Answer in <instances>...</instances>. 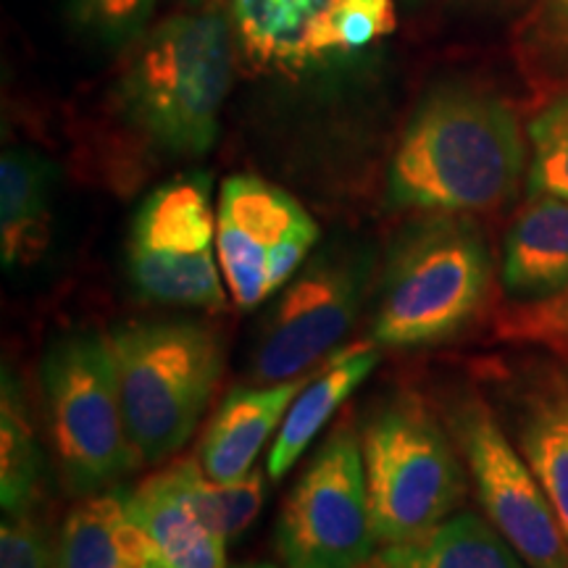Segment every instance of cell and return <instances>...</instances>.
<instances>
[{
	"mask_svg": "<svg viewBox=\"0 0 568 568\" xmlns=\"http://www.w3.org/2000/svg\"><path fill=\"white\" fill-rule=\"evenodd\" d=\"M529 172L516 111L474 84H439L418 101L387 169V203L418 213H487Z\"/></svg>",
	"mask_w": 568,
	"mask_h": 568,
	"instance_id": "cell-1",
	"label": "cell"
},
{
	"mask_svg": "<svg viewBox=\"0 0 568 568\" xmlns=\"http://www.w3.org/2000/svg\"><path fill=\"white\" fill-rule=\"evenodd\" d=\"M232 69L234 32L222 11L174 13L134 42L113 82L111 116L148 159H203L219 138Z\"/></svg>",
	"mask_w": 568,
	"mask_h": 568,
	"instance_id": "cell-2",
	"label": "cell"
},
{
	"mask_svg": "<svg viewBox=\"0 0 568 568\" xmlns=\"http://www.w3.org/2000/svg\"><path fill=\"white\" fill-rule=\"evenodd\" d=\"M493 284V258L464 213H418L395 232L372 293V343L435 347L464 332Z\"/></svg>",
	"mask_w": 568,
	"mask_h": 568,
	"instance_id": "cell-3",
	"label": "cell"
},
{
	"mask_svg": "<svg viewBox=\"0 0 568 568\" xmlns=\"http://www.w3.org/2000/svg\"><path fill=\"white\" fill-rule=\"evenodd\" d=\"M109 347L140 460L172 458L193 437L222 379V337L195 318H134L113 326Z\"/></svg>",
	"mask_w": 568,
	"mask_h": 568,
	"instance_id": "cell-4",
	"label": "cell"
},
{
	"mask_svg": "<svg viewBox=\"0 0 568 568\" xmlns=\"http://www.w3.org/2000/svg\"><path fill=\"white\" fill-rule=\"evenodd\" d=\"M358 437L379 548L422 537L464 506L468 468L450 429L414 389L374 400Z\"/></svg>",
	"mask_w": 568,
	"mask_h": 568,
	"instance_id": "cell-5",
	"label": "cell"
},
{
	"mask_svg": "<svg viewBox=\"0 0 568 568\" xmlns=\"http://www.w3.org/2000/svg\"><path fill=\"white\" fill-rule=\"evenodd\" d=\"M40 382L53 456L71 495L116 487L142 464L126 435L109 335L92 326L61 332L42 355Z\"/></svg>",
	"mask_w": 568,
	"mask_h": 568,
	"instance_id": "cell-6",
	"label": "cell"
},
{
	"mask_svg": "<svg viewBox=\"0 0 568 568\" xmlns=\"http://www.w3.org/2000/svg\"><path fill=\"white\" fill-rule=\"evenodd\" d=\"M379 261V251L366 237L343 234L316 245L255 326L253 379L258 385L297 379L329 358L364 314Z\"/></svg>",
	"mask_w": 568,
	"mask_h": 568,
	"instance_id": "cell-7",
	"label": "cell"
},
{
	"mask_svg": "<svg viewBox=\"0 0 568 568\" xmlns=\"http://www.w3.org/2000/svg\"><path fill=\"white\" fill-rule=\"evenodd\" d=\"M211 176L190 172L142 197L126 237V276L145 301L174 308H226L219 276Z\"/></svg>",
	"mask_w": 568,
	"mask_h": 568,
	"instance_id": "cell-8",
	"label": "cell"
},
{
	"mask_svg": "<svg viewBox=\"0 0 568 568\" xmlns=\"http://www.w3.org/2000/svg\"><path fill=\"white\" fill-rule=\"evenodd\" d=\"M274 548L287 568H366L379 550L353 418H339L290 489Z\"/></svg>",
	"mask_w": 568,
	"mask_h": 568,
	"instance_id": "cell-9",
	"label": "cell"
},
{
	"mask_svg": "<svg viewBox=\"0 0 568 568\" xmlns=\"http://www.w3.org/2000/svg\"><path fill=\"white\" fill-rule=\"evenodd\" d=\"M443 422L471 474L489 524L529 568H568V542L556 510L485 397L450 395Z\"/></svg>",
	"mask_w": 568,
	"mask_h": 568,
	"instance_id": "cell-10",
	"label": "cell"
},
{
	"mask_svg": "<svg viewBox=\"0 0 568 568\" xmlns=\"http://www.w3.org/2000/svg\"><path fill=\"white\" fill-rule=\"evenodd\" d=\"M318 245V224L295 195L253 174L224 180L216 255L240 311L266 305Z\"/></svg>",
	"mask_w": 568,
	"mask_h": 568,
	"instance_id": "cell-11",
	"label": "cell"
},
{
	"mask_svg": "<svg viewBox=\"0 0 568 568\" xmlns=\"http://www.w3.org/2000/svg\"><path fill=\"white\" fill-rule=\"evenodd\" d=\"M130 508L148 531L159 564L169 568H224L226 539L201 460L182 458L130 493Z\"/></svg>",
	"mask_w": 568,
	"mask_h": 568,
	"instance_id": "cell-12",
	"label": "cell"
},
{
	"mask_svg": "<svg viewBox=\"0 0 568 568\" xmlns=\"http://www.w3.org/2000/svg\"><path fill=\"white\" fill-rule=\"evenodd\" d=\"M506 432L556 510L568 542V374L531 366L510 382Z\"/></svg>",
	"mask_w": 568,
	"mask_h": 568,
	"instance_id": "cell-13",
	"label": "cell"
},
{
	"mask_svg": "<svg viewBox=\"0 0 568 568\" xmlns=\"http://www.w3.org/2000/svg\"><path fill=\"white\" fill-rule=\"evenodd\" d=\"M500 282L510 301L529 305L568 293V201L529 195L506 234Z\"/></svg>",
	"mask_w": 568,
	"mask_h": 568,
	"instance_id": "cell-14",
	"label": "cell"
},
{
	"mask_svg": "<svg viewBox=\"0 0 568 568\" xmlns=\"http://www.w3.org/2000/svg\"><path fill=\"white\" fill-rule=\"evenodd\" d=\"M305 382L297 379L274 382V385L237 387L224 397L222 406L205 426L201 439V460L205 477L211 481H234L255 468L261 447L280 426L293 406L295 395Z\"/></svg>",
	"mask_w": 568,
	"mask_h": 568,
	"instance_id": "cell-15",
	"label": "cell"
},
{
	"mask_svg": "<svg viewBox=\"0 0 568 568\" xmlns=\"http://www.w3.org/2000/svg\"><path fill=\"white\" fill-rule=\"evenodd\" d=\"M159 564L148 531L130 508V493L111 487L69 510L55 537L53 568H151Z\"/></svg>",
	"mask_w": 568,
	"mask_h": 568,
	"instance_id": "cell-16",
	"label": "cell"
},
{
	"mask_svg": "<svg viewBox=\"0 0 568 568\" xmlns=\"http://www.w3.org/2000/svg\"><path fill=\"white\" fill-rule=\"evenodd\" d=\"M59 169L34 148H6L0 159V255L9 272L30 268L53 237Z\"/></svg>",
	"mask_w": 568,
	"mask_h": 568,
	"instance_id": "cell-17",
	"label": "cell"
},
{
	"mask_svg": "<svg viewBox=\"0 0 568 568\" xmlns=\"http://www.w3.org/2000/svg\"><path fill=\"white\" fill-rule=\"evenodd\" d=\"M376 364H379V345H351L332 353L316 374L305 376V385L295 395L268 447V479H282L301 460L339 406H345L355 389L372 376Z\"/></svg>",
	"mask_w": 568,
	"mask_h": 568,
	"instance_id": "cell-18",
	"label": "cell"
},
{
	"mask_svg": "<svg viewBox=\"0 0 568 568\" xmlns=\"http://www.w3.org/2000/svg\"><path fill=\"white\" fill-rule=\"evenodd\" d=\"M366 568H529L487 516L458 510L406 542L382 545Z\"/></svg>",
	"mask_w": 568,
	"mask_h": 568,
	"instance_id": "cell-19",
	"label": "cell"
},
{
	"mask_svg": "<svg viewBox=\"0 0 568 568\" xmlns=\"http://www.w3.org/2000/svg\"><path fill=\"white\" fill-rule=\"evenodd\" d=\"M329 0H232L240 53L258 69L295 71L314 63L311 34Z\"/></svg>",
	"mask_w": 568,
	"mask_h": 568,
	"instance_id": "cell-20",
	"label": "cell"
},
{
	"mask_svg": "<svg viewBox=\"0 0 568 568\" xmlns=\"http://www.w3.org/2000/svg\"><path fill=\"white\" fill-rule=\"evenodd\" d=\"M42 474L40 447L27 397L19 379L3 368V395H0V503L3 514L34 510Z\"/></svg>",
	"mask_w": 568,
	"mask_h": 568,
	"instance_id": "cell-21",
	"label": "cell"
},
{
	"mask_svg": "<svg viewBox=\"0 0 568 568\" xmlns=\"http://www.w3.org/2000/svg\"><path fill=\"white\" fill-rule=\"evenodd\" d=\"M518 71L537 92L568 84V0H537L514 34Z\"/></svg>",
	"mask_w": 568,
	"mask_h": 568,
	"instance_id": "cell-22",
	"label": "cell"
},
{
	"mask_svg": "<svg viewBox=\"0 0 568 568\" xmlns=\"http://www.w3.org/2000/svg\"><path fill=\"white\" fill-rule=\"evenodd\" d=\"M395 0H329L311 34L314 63L351 55L395 30Z\"/></svg>",
	"mask_w": 568,
	"mask_h": 568,
	"instance_id": "cell-23",
	"label": "cell"
},
{
	"mask_svg": "<svg viewBox=\"0 0 568 568\" xmlns=\"http://www.w3.org/2000/svg\"><path fill=\"white\" fill-rule=\"evenodd\" d=\"M529 195H552L568 201V84L552 92L529 130Z\"/></svg>",
	"mask_w": 568,
	"mask_h": 568,
	"instance_id": "cell-24",
	"label": "cell"
},
{
	"mask_svg": "<svg viewBox=\"0 0 568 568\" xmlns=\"http://www.w3.org/2000/svg\"><path fill=\"white\" fill-rule=\"evenodd\" d=\"M67 17L92 45L122 51L148 32L155 0H63Z\"/></svg>",
	"mask_w": 568,
	"mask_h": 568,
	"instance_id": "cell-25",
	"label": "cell"
},
{
	"mask_svg": "<svg viewBox=\"0 0 568 568\" xmlns=\"http://www.w3.org/2000/svg\"><path fill=\"white\" fill-rule=\"evenodd\" d=\"M55 539L34 510L3 514L0 568H53Z\"/></svg>",
	"mask_w": 568,
	"mask_h": 568,
	"instance_id": "cell-26",
	"label": "cell"
},
{
	"mask_svg": "<svg viewBox=\"0 0 568 568\" xmlns=\"http://www.w3.org/2000/svg\"><path fill=\"white\" fill-rule=\"evenodd\" d=\"M266 468H253L234 481H211V500L226 539H237L258 516L266 497Z\"/></svg>",
	"mask_w": 568,
	"mask_h": 568,
	"instance_id": "cell-27",
	"label": "cell"
},
{
	"mask_svg": "<svg viewBox=\"0 0 568 568\" xmlns=\"http://www.w3.org/2000/svg\"><path fill=\"white\" fill-rule=\"evenodd\" d=\"M527 318L529 332L537 337H545V339H558V343L568 345V293L560 295L552 301L548 308H539V311H531Z\"/></svg>",
	"mask_w": 568,
	"mask_h": 568,
	"instance_id": "cell-28",
	"label": "cell"
},
{
	"mask_svg": "<svg viewBox=\"0 0 568 568\" xmlns=\"http://www.w3.org/2000/svg\"><path fill=\"white\" fill-rule=\"evenodd\" d=\"M240 568H276L272 564H251V566H240Z\"/></svg>",
	"mask_w": 568,
	"mask_h": 568,
	"instance_id": "cell-29",
	"label": "cell"
},
{
	"mask_svg": "<svg viewBox=\"0 0 568 568\" xmlns=\"http://www.w3.org/2000/svg\"><path fill=\"white\" fill-rule=\"evenodd\" d=\"M495 3H506V6H514V3H524V0H495Z\"/></svg>",
	"mask_w": 568,
	"mask_h": 568,
	"instance_id": "cell-30",
	"label": "cell"
},
{
	"mask_svg": "<svg viewBox=\"0 0 568 568\" xmlns=\"http://www.w3.org/2000/svg\"><path fill=\"white\" fill-rule=\"evenodd\" d=\"M193 3H197V0H193Z\"/></svg>",
	"mask_w": 568,
	"mask_h": 568,
	"instance_id": "cell-31",
	"label": "cell"
}]
</instances>
